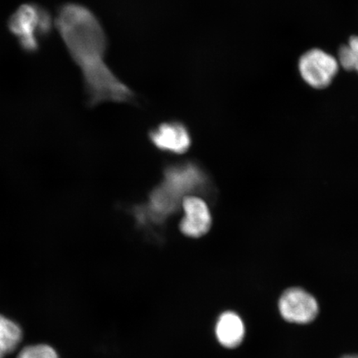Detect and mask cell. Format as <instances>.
Masks as SVG:
<instances>
[{
    "mask_svg": "<svg viewBox=\"0 0 358 358\" xmlns=\"http://www.w3.org/2000/svg\"><path fill=\"white\" fill-rule=\"evenodd\" d=\"M343 358H358V356H347V357H344Z\"/></svg>",
    "mask_w": 358,
    "mask_h": 358,
    "instance_id": "7c38bea8",
    "label": "cell"
},
{
    "mask_svg": "<svg viewBox=\"0 0 358 358\" xmlns=\"http://www.w3.org/2000/svg\"><path fill=\"white\" fill-rule=\"evenodd\" d=\"M149 138L159 151L176 155L187 153L192 145L189 129L179 120L159 124L149 132Z\"/></svg>",
    "mask_w": 358,
    "mask_h": 358,
    "instance_id": "8992f818",
    "label": "cell"
},
{
    "mask_svg": "<svg viewBox=\"0 0 358 358\" xmlns=\"http://www.w3.org/2000/svg\"><path fill=\"white\" fill-rule=\"evenodd\" d=\"M55 26V20L51 13L34 3L22 4L8 22V29L27 53L37 52L39 38H46Z\"/></svg>",
    "mask_w": 358,
    "mask_h": 358,
    "instance_id": "3957f363",
    "label": "cell"
},
{
    "mask_svg": "<svg viewBox=\"0 0 358 358\" xmlns=\"http://www.w3.org/2000/svg\"><path fill=\"white\" fill-rule=\"evenodd\" d=\"M17 358H60L57 352L48 344H34L22 348Z\"/></svg>",
    "mask_w": 358,
    "mask_h": 358,
    "instance_id": "8fae6325",
    "label": "cell"
},
{
    "mask_svg": "<svg viewBox=\"0 0 358 358\" xmlns=\"http://www.w3.org/2000/svg\"><path fill=\"white\" fill-rule=\"evenodd\" d=\"M282 317L290 323L308 324L315 319L319 306L306 291L294 288L286 290L279 302Z\"/></svg>",
    "mask_w": 358,
    "mask_h": 358,
    "instance_id": "52a82bcc",
    "label": "cell"
},
{
    "mask_svg": "<svg viewBox=\"0 0 358 358\" xmlns=\"http://www.w3.org/2000/svg\"><path fill=\"white\" fill-rule=\"evenodd\" d=\"M217 194L207 169L199 161L187 159L165 164L162 179L151 189L146 201L131 205L125 211L146 239L163 244L169 221L181 211L187 196L199 195L213 204Z\"/></svg>",
    "mask_w": 358,
    "mask_h": 358,
    "instance_id": "7a4b0ae2",
    "label": "cell"
},
{
    "mask_svg": "<svg viewBox=\"0 0 358 358\" xmlns=\"http://www.w3.org/2000/svg\"><path fill=\"white\" fill-rule=\"evenodd\" d=\"M338 66L335 57L320 49H312L304 53L299 64L304 82L316 89L329 87L338 73Z\"/></svg>",
    "mask_w": 358,
    "mask_h": 358,
    "instance_id": "277c9868",
    "label": "cell"
},
{
    "mask_svg": "<svg viewBox=\"0 0 358 358\" xmlns=\"http://www.w3.org/2000/svg\"><path fill=\"white\" fill-rule=\"evenodd\" d=\"M208 201L199 195H189L183 201L179 231L190 239H200L212 229L213 215Z\"/></svg>",
    "mask_w": 358,
    "mask_h": 358,
    "instance_id": "5b68a950",
    "label": "cell"
},
{
    "mask_svg": "<svg viewBox=\"0 0 358 358\" xmlns=\"http://www.w3.org/2000/svg\"><path fill=\"white\" fill-rule=\"evenodd\" d=\"M22 338L21 326L10 317L0 315V358H6L15 352Z\"/></svg>",
    "mask_w": 358,
    "mask_h": 358,
    "instance_id": "9c48e42d",
    "label": "cell"
},
{
    "mask_svg": "<svg viewBox=\"0 0 358 358\" xmlns=\"http://www.w3.org/2000/svg\"><path fill=\"white\" fill-rule=\"evenodd\" d=\"M55 28L82 73L89 107L136 104V94L106 64L108 39L95 13L83 4L66 3L58 8Z\"/></svg>",
    "mask_w": 358,
    "mask_h": 358,
    "instance_id": "6da1fadb",
    "label": "cell"
},
{
    "mask_svg": "<svg viewBox=\"0 0 358 358\" xmlns=\"http://www.w3.org/2000/svg\"><path fill=\"white\" fill-rule=\"evenodd\" d=\"M338 58L344 69L358 73V36H353L348 45L340 48Z\"/></svg>",
    "mask_w": 358,
    "mask_h": 358,
    "instance_id": "30bf717a",
    "label": "cell"
},
{
    "mask_svg": "<svg viewBox=\"0 0 358 358\" xmlns=\"http://www.w3.org/2000/svg\"><path fill=\"white\" fill-rule=\"evenodd\" d=\"M214 334L219 345L232 350L238 348L244 341V321L235 311H224L218 316L215 323Z\"/></svg>",
    "mask_w": 358,
    "mask_h": 358,
    "instance_id": "ba28073f",
    "label": "cell"
}]
</instances>
